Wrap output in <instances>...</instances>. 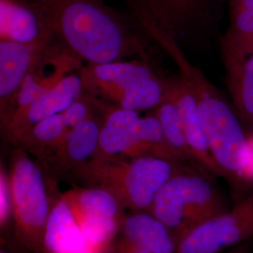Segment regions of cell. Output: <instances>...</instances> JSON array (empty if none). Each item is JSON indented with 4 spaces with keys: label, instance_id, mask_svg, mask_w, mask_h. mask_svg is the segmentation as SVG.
<instances>
[{
    "label": "cell",
    "instance_id": "1",
    "mask_svg": "<svg viewBox=\"0 0 253 253\" xmlns=\"http://www.w3.org/2000/svg\"><path fill=\"white\" fill-rule=\"evenodd\" d=\"M40 9L61 44L82 61L149 59L147 34L103 0H27Z\"/></svg>",
    "mask_w": 253,
    "mask_h": 253
},
{
    "label": "cell",
    "instance_id": "2",
    "mask_svg": "<svg viewBox=\"0 0 253 253\" xmlns=\"http://www.w3.org/2000/svg\"><path fill=\"white\" fill-rule=\"evenodd\" d=\"M149 38L171 55L181 76L189 82L210 151L222 176L240 180L248 158V136L235 113L201 70L187 59L177 41L162 33H151Z\"/></svg>",
    "mask_w": 253,
    "mask_h": 253
},
{
    "label": "cell",
    "instance_id": "3",
    "mask_svg": "<svg viewBox=\"0 0 253 253\" xmlns=\"http://www.w3.org/2000/svg\"><path fill=\"white\" fill-rule=\"evenodd\" d=\"M186 165L153 156L92 159L70 179L108 190L126 210L150 211L160 190Z\"/></svg>",
    "mask_w": 253,
    "mask_h": 253
},
{
    "label": "cell",
    "instance_id": "4",
    "mask_svg": "<svg viewBox=\"0 0 253 253\" xmlns=\"http://www.w3.org/2000/svg\"><path fill=\"white\" fill-rule=\"evenodd\" d=\"M84 92L135 112L154 111L168 93L169 80L159 76L147 60L87 64L78 72Z\"/></svg>",
    "mask_w": 253,
    "mask_h": 253
},
{
    "label": "cell",
    "instance_id": "5",
    "mask_svg": "<svg viewBox=\"0 0 253 253\" xmlns=\"http://www.w3.org/2000/svg\"><path fill=\"white\" fill-rule=\"evenodd\" d=\"M205 172L186 165L163 186L150 209L178 242L200 224L228 209L223 195Z\"/></svg>",
    "mask_w": 253,
    "mask_h": 253
},
{
    "label": "cell",
    "instance_id": "6",
    "mask_svg": "<svg viewBox=\"0 0 253 253\" xmlns=\"http://www.w3.org/2000/svg\"><path fill=\"white\" fill-rule=\"evenodd\" d=\"M14 233L32 253H46V226L53 195L44 172L25 149L13 146L9 165Z\"/></svg>",
    "mask_w": 253,
    "mask_h": 253
},
{
    "label": "cell",
    "instance_id": "7",
    "mask_svg": "<svg viewBox=\"0 0 253 253\" xmlns=\"http://www.w3.org/2000/svg\"><path fill=\"white\" fill-rule=\"evenodd\" d=\"M145 156L181 162L168 144L162 124L153 113L141 118L138 112L119 108L105 101L99 145L93 159Z\"/></svg>",
    "mask_w": 253,
    "mask_h": 253
},
{
    "label": "cell",
    "instance_id": "8",
    "mask_svg": "<svg viewBox=\"0 0 253 253\" xmlns=\"http://www.w3.org/2000/svg\"><path fill=\"white\" fill-rule=\"evenodd\" d=\"M132 18L146 34L162 33L175 41L197 36L212 27L227 0H126Z\"/></svg>",
    "mask_w": 253,
    "mask_h": 253
},
{
    "label": "cell",
    "instance_id": "9",
    "mask_svg": "<svg viewBox=\"0 0 253 253\" xmlns=\"http://www.w3.org/2000/svg\"><path fill=\"white\" fill-rule=\"evenodd\" d=\"M253 238V193L190 231L175 253H221Z\"/></svg>",
    "mask_w": 253,
    "mask_h": 253
},
{
    "label": "cell",
    "instance_id": "10",
    "mask_svg": "<svg viewBox=\"0 0 253 253\" xmlns=\"http://www.w3.org/2000/svg\"><path fill=\"white\" fill-rule=\"evenodd\" d=\"M69 55L74 54L64 47L47 49L0 40V121L9 116L30 73Z\"/></svg>",
    "mask_w": 253,
    "mask_h": 253
},
{
    "label": "cell",
    "instance_id": "11",
    "mask_svg": "<svg viewBox=\"0 0 253 253\" xmlns=\"http://www.w3.org/2000/svg\"><path fill=\"white\" fill-rule=\"evenodd\" d=\"M104 106L102 100L99 111L84 119L44 159L37 162L44 172L50 192L58 181L70 179L73 172L93 159L99 145Z\"/></svg>",
    "mask_w": 253,
    "mask_h": 253
},
{
    "label": "cell",
    "instance_id": "12",
    "mask_svg": "<svg viewBox=\"0 0 253 253\" xmlns=\"http://www.w3.org/2000/svg\"><path fill=\"white\" fill-rule=\"evenodd\" d=\"M83 94L84 84L79 73L66 75L27 108L1 122L3 140L11 145H15L33 126L71 107Z\"/></svg>",
    "mask_w": 253,
    "mask_h": 253
},
{
    "label": "cell",
    "instance_id": "13",
    "mask_svg": "<svg viewBox=\"0 0 253 253\" xmlns=\"http://www.w3.org/2000/svg\"><path fill=\"white\" fill-rule=\"evenodd\" d=\"M101 102L99 98L84 92L71 107L37 124L12 146L25 149L41 162L84 119L99 111Z\"/></svg>",
    "mask_w": 253,
    "mask_h": 253
},
{
    "label": "cell",
    "instance_id": "14",
    "mask_svg": "<svg viewBox=\"0 0 253 253\" xmlns=\"http://www.w3.org/2000/svg\"><path fill=\"white\" fill-rule=\"evenodd\" d=\"M0 38L40 48L64 47L42 12L27 0H0Z\"/></svg>",
    "mask_w": 253,
    "mask_h": 253
},
{
    "label": "cell",
    "instance_id": "15",
    "mask_svg": "<svg viewBox=\"0 0 253 253\" xmlns=\"http://www.w3.org/2000/svg\"><path fill=\"white\" fill-rule=\"evenodd\" d=\"M169 95L178 109L183 130L191 157L201 170L222 176L215 162L200 120L195 97L189 82L183 76L170 78Z\"/></svg>",
    "mask_w": 253,
    "mask_h": 253
},
{
    "label": "cell",
    "instance_id": "16",
    "mask_svg": "<svg viewBox=\"0 0 253 253\" xmlns=\"http://www.w3.org/2000/svg\"><path fill=\"white\" fill-rule=\"evenodd\" d=\"M53 204L46 226V253H90L73 211L60 194L53 193Z\"/></svg>",
    "mask_w": 253,
    "mask_h": 253
},
{
    "label": "cell",
    "instance_id": "17",
    "mask_svg": "<svg viewBox=\"0 0 253 253\" xmlns=\"http://www.w3.org/2000/svg\"><path fill=\"white\" fill-rule=\"evenodd\" d=\"M118 235L150 253H175L178 240L150 211H130L121 222Z\"/></svg>",
    "mask_w": 253,
    "mask_h": 253
},
{
    "label": "cell",
    "instance_id": "18",
    "mask_svg": "<svg viewBox=\"0 0 253 253\" xmlns=\"http://www.w3.org/2000/svg\"><path fill=\"white\" fill-rule=\"evenodd\" d=\"M76 221L85 218L122 220L126 209L108 190L98 187H77L61 193Z\"/></svg>",
    "mask_w": 253,
    "mask_h": 253
},
{
    "label": "cell",
    "instance_id": "19",
    "mask_svg": "<svg viewBox=\"0 0 253 253\" xmlns=\"http://www.w3.org/2000/svg\"><path fill=\"white\" fill-rule=\"evenodd\" d=\"M227 83L240 116L253 124V52L241 54L222 47Z\"/></svg>",
    "mask_w": 253,
    "mask_h": 253
},
{
    "label": "cell",
    "instance_id": "20",
    "mask_svg": "<svg viewBox=\"0 0 253 253\" xmlns=\"http://www.w3.org/2000/svg\"><path fill=\"white\" fill-rule=\"evenodd\" d=\"M230 27L222 47L241 54L253 52V0H227Z\"/></svg>",
    "mask_w": 253,
    "mask_h": 253
},
{
    "label": "cell",
    "instance_id": "21",
    "mask_svg": "<svg viewBox=\"0 0 253 253\" xmlns=\"http://www.w3.org/2000/svg\"><path fill=\"white\" fill-rule=\"evenodd\" d=\"M152 113L160 120L168 144L178 156L181 162L196 165L187 144L178 109L169 93Z\"/></svg>",
    "mask_w": 253,
    "mask_h": 253
},
{
    "label": "cell",
    "instance_id": "22",
    "mask_svg": "<svg viewBox=\"0 0 253 253\" xmlns=\"http://www.w3.org/2000/svg\"><path fill=\"white\" fill-rule=\"evenodd\" d=\"M10 223L13 225L12 196L9 170L3 167L2 163L0 170V227L2 233L7 230Z\"/></svg>",
    "mask_w": 253,
    "mask_h": 253
},
{
    "label": "cell",
    "instance_id": "23",
    "mask_svg": "<svg viewBox=\"0 0 253 253\" xmlns=\"http://www.w3.org/2000/svg\"><path fill=\"white\" fill-rule=\"evenodd\" d=\"M108 253H150L144 248L134 244L125 237L118 235L109 249Z\"/></svg>",
    "mask_w": 253,
    "mask_h": 253
},
{
    "label": "cell",
    "instance_id": "24",
    "mask_svg": "<svg viewBox=\"0 0 253 253\" xmlns=\"http://www.w3.org/2000/svg\"><path fill=\"white\" fill-rule=\"evenodd\" d=\"M240 180L253 182V131L248 136V158Z\"/></svg>",
    "mask_w": 253,
    "mask_h": 253
},
{
    "label": "cell",
    "instance_id": "25",
    "mask_svg": "<svg viewBox=\"0 0 253 253\" xmlns=\"http://www.w3.org/2000/svg\"><path fill=\"white\" fill-rule=\"evenodd\" d=\"M253 241L246 242L244 244L238 245L235 248H232L228 250L226 252H223L221 253H251L253 250Z\"/></svg>",
    "mask_w": 253,
    "mask_h": 253
},
{
    "label": "cell",
    "instance_id": "26",
    "mask_svg": "<svg viewBox=\"0 0 253 253\" xmlns=\"http://www.w3.org/2000/svg\"><path fill=\"white\" fill-rule=\"evenodd\" d=\"M0 253H8L6 251H4V250H1V252H0Z\"/></svg>",
    "mask_w": 253,
    "mask_h": 253
},
{
    "label": "cell",
    "instance_id": "27",
    "mask_svg": "<svg viewBox=\"0 0 253 253\" xmlns=\"http://www.w3.org/2000/svg\"><path fill=\"white\" fill-rule=\"evenodd\" d=\"M251 253H253V250H252V252H251Z\"/></svg>",
    "mask_w": 253,
    "mask_h": 253
}]
</instances>
